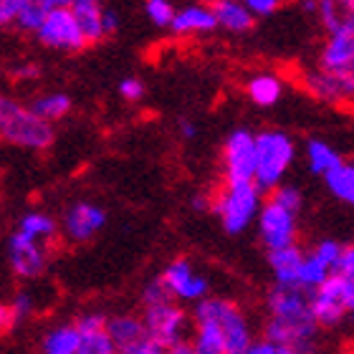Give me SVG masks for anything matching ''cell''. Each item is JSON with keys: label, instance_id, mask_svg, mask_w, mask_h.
<instances>
[{"label": "cell", "instance_id": "6da1fadb", "mask_svg": "<svg viewBox=\"0 0 354 354\" xmlns=\"http://www.w3.org/2000/svg\"><path fill=\"white\" fill-rule=\"evenodd\" d=\"M317 329L319 322L311 311L309 291L276 286L268 294V319L263 329L268 342L294 349L296 354H314Z\"/></svg>", "mask_w": 354, "mask_h": 354}, {"label": "cell", "instance_id": "7a4b0ae2", "mask_svg": "<svg viewBox=\"0 0 354 354\" xmlns=\"http://www.w3.org/2000/svg\"><path fill=\"white\" fill-rule=\"evenodd\" d=\"M192 322L198 329H210L225 342L228 354H245L251 349V326L245 319L243 309L230 299L221 296H207L195 304Z\"/></svg>", "mask_w": 354, "mask_h": 354}, {"label": "cell", "instance_id": "3957f363", "mask_svg": "<svg viewBox=\"0 0 354 354\" xmlns=\"http://www.w3.org/2000/svg\"><path fill=\"white\" fill-rule=\"evenodd\" d=\"M0 137L8 145L23 149H48L53 142V127L33 114L30 106L10 96L0 99Z\"/></svg>", "mask_w": 354, "mask_h": 354}, {"label": "cell", "instance_id": "277c9868", "mask_svg": "<svg viewBox=\"0 0 354 354\" xmlns=\"http://www.w3.org/2000/svg\"><path fill=\"white\" fill-rule=\"evenodd\" d=\"M263 192L256 183L241 185H223L221 190L213 195V213L221 218L223 228L230 236L243 233L263 210Z\"/></svg>", "mask_w": 354, "mask_h": 354}, {"label": "cell", "instance_id": "5b68a950", "mask_svg": "<svg viewBox=\"0 0 354 354\" xmlns=\"http://www.w3.org/2000/svg\"><path fill=\"white\" fill-rule=\"evenodd\" d=\"M294 140L283 132L256 134V185L261 192H273L281 187L288 165L294 162Z\"/></svg>", "mask_w": 354, "mask_h": 354}, {"label": "cell", "instance_id": "8992f818", "mask_svg": "<svg viewBox=\"0 0 354 354\" xmlns=\"http://www.w3.org/2000/svg\"><path fill=\"white\" fill-rule=\"evenodd\" d=\"M223 172L225 185L256 183V134L236 129L223 145Z\"/></svg>", "mask_w": 354, "mask_h": 354}, {"label": "cell", "instance_id": "52a82bcc", "mask_svg": "<svg viewBox=\"0 0 354 354\" xmlns=\"http://www.w3.org/2000/svg\"><path fill=\"white\" fill-rule=\"evenodd\" d=\"M145 324H147V332L152 337L155 344L165 349H172L180 342L185 339V329L190 324H195L187 311L177 304H165V306H152V309H145Z\"/></svg>", "mask_w": 354, "mask_h": 354}, {"label": "cell", "instance_id": "ba28073f", "mask_svg": "<svg viewBox=\"0 0 354 354\" xmlns=\"http://www.w3.org/2000/svg\"><path fill=\"white\" fill-rule=\"evenodd\" d=\"M36 38L44 46H48V48H59V51H71V53L82 51V48L88 46L82 28H79V23H76L74 13H71V3L51 10L44 23V28L36 33Z\"/></svg>", "mask_w": 354, "mask_h": 354}, {"label": "cell", "instance_id": "9c48e42d", "mask_svg": "<svg viewBox=\"0 0 354 354\" xmlns=\"http://www.w3.org/2000/svg\"><path fill=\"white\" fill-rule=\"evenodd\" d=\"M259 233L263 245L268 248V253L273 251H286L294 248L296 238H299V228H296V215L283 210L281 205L266 200L263 210L259 215Z\"/></svg>", "mask_w": 354, "mask_h": 354}, {"label": "cell", "instance_id": "30bf717a", "mask_svg": "<svg viewBox=\"0 0 354 354\" xmlns=\"http://www.w3.org/2000/svg\"><path fill=\"white\" fill-rule=\"evenodd\" d=\"M304 88L326 104L354 102V64L347 68H317L304 76Z\"/></svg>", "mask_w": 354, "mask_h": 354}, {"label": "cell", "instance_id": "8fae6325", "mask_svg": "<svg viewBox=\"0 0 354 354\" xmlns=\"http://www.w3.org/2000/svg\"><path fill=\"white\" fill-rule=\"evenodd\" d=\"M8 263H10L15 276L36 279L46 271V263H48L46 245L38 243V241H30V238L15 230L8 236Z\"/></svg>", "mask_w": 354, "mask_h": 354}, {"label": "cell", "instance_id": "7c38bea8", "mask_svg": "<svg viewBox=\"0 0 354 354\" xmlns=\"http://www.w3.org/2000/svg\"><path fill=\"white\" fill-rule=\"evenodd\" d=\"M311 311H314L319 326H334L347 317L349 306L342 276L334 273L326 283H322L317 291H311Z\"/></svg>", "mask_w": 354, "mask_h": 354}, {"label": "cell", "instance_id": "4fadbf2b", "mask_svg": "<svg viewBox=\"0 0 354 354\" xmlns=\"http://www.w3.org/2000/svg\"><path fill=\"white\" fill-rule=\"evenodd\" d=\"M104 223H106L104 207L94 205V203H74L64 215L61 233L74 243H86L104 228Z\"/></svg>", "mask_w": 354, "mask_h": 354}, {"label": "cell", "instance_id": "5bb4252c", "mask_svg": "<svg viewBox=\"0 0 354 354\" xmlns=\"http://www.w3.org/2000/svg\"><path fill=\"white\" fill-rule=\"evenodd\" d=\"M162 279L170 286L175 299H183V301H203V299H207V279L195 273V268H192V263L187 259L172 261L162 271Z\"/></svg>", "mask_w": 354, "mask_h": 354}, {"label": "cell", "instance_id": "9a60e30c", "mask_svg": "<svg viewBox=\"0 0 354 354\" xmlns=\"http://www.w3.org/2000/svg\"><path fill=\"white\" fill-rule=\"evenodd\" d=\"M106 332H109L111 342H114V347H117L119 354H140L142 349L152 342L145 319L132 317V314L111 317Z\"/></svg>", "mask_w": 354, "mask_h": 354}, {"label": "cell", "instance_id": "2e32d148", "mask_svg": "<svg viewBox=\"0 0 354 354\" xmlns=\"http://www.w3.org/2000/svg\"><path fill=\"white\" fill-rule=\"evenodd\" d=\"M317 15L329 36H354V0H322Z\"/></svg>", "mask_w": 354, "mask_h": 354}, {"label": "cell", "instance_id": "e0dca14e", "mask_svg": "<svg viewBox=\"0 0 354 354\" xmlns=\"http://www.w3.org/2000/svg\"><path fill=\"white\" fill-rule=\"evenodd\" d=\"M304 261H306V253H304L299 245H294V248H286V251L268 253V263H271L276 286L299 288V279H301Z\"/></svg>", "mask_w": 354, "mask_h": 354}, {"label": "cell", "instance_id": "ac0fdd59", "mask_svg": "<svg viewBox=\"0 0 354 354\" xmlns=\"http://www.w3.org/2000/svg\"><path fill=\"white\" fill-rule=\"evenodd\" d=\"M218 28V18H215L213 6H187L177 10L172 30L177 36H192V33H210Z\"/></svg>", "mask_w": 354, "mask_h": 354}, {"label": "cell", "instance_id": "d6986e66", "mask_svg": "<svg viewBox=\"0 0 354 354\" xmlns=\"http://www.w3.org/2000/svg\"><path fill=\"white\" fill-rule=\"evenodd\" d=\"M213 10L218 18V28L230 30V33H245L256 23L251 8L245 3H238V0H218V3H213Z\"/></svg>", "mask_w": 354, "mask_h": 354}, {"label": "cell", "instance_id": "ffe728a7", "mask_svg": "<svg viewBox=\"0 0 354 354\" xmlns=\"http://www.w3.org/2000/svg\"><path fill=\"white\" fill-rule=\"evenodd\" d=\"M71 13H74L86 44H99L102 38H106V33H104V8L96 0H74Z\"/></svg>", "mask_w": 354, "mask_h": 354}, {"label": "cell", "instance_id": "44dd1931", "mask_svg": "<svg viewBox=\"0 0 354 354\" xmlns=\"http://www.w3.org/2000/svg\"><path fill=\"white\" fill-rule=\"evenodd\" d=\"M354 64V36H329L324 48H322V59L319 68H347Z\"/></svg>", "mask_w": 354, "mask_h": 354}, {"label": "cell", "instance_id": "7402d4cb", "mask_svg": "<svg viewBox=\"0 0 354 354\" xmlns=\"http://www.w3.org/2000/svg\"><path fill=\"white\" fill-rule=\"evenodd\" d=\"M82 332L76 324H61L41 339V354H79Z\"/></svg>", "mask_w": 354, "mask_h": 354}, {"label": "cell", "instance_id": "603a6c76", "mask_svg": "<svg viewBox=\"0 0 354 354\" xmlns=\"http://www.w3.org/2000/svg\"><path fill=\"white\" fill-rule=\"evenodd\" d=\"M15 230L23 233L26 238H30V241H38V243L46 245L48 241H56V236H59V223L46 213H26Z\"/></svg>", "mask_w": 354, "mask_h": 354}, {"label": "cell", "instance_id": "cb8c5ba5", "mask_svg": "<svg viewBox=\"0 0 354 354\" xmlns=\"http://www.w3.org/2000/svg\"><path fill=\"white\" fill-rule=\"evenodd\" d=\"M245 94L251 96V102L259 104V106H271L283 94V84L276 74H256L251 76V82L245 84Z\"/></svg>", "mask_w": 354, "mask_h": 354}, {"label": "cell", "instance_id": "d4e9b609", "mask_svg": "<svg viewBox=\"0 0 354 354\" xmlns=\"http://www.w3.org/2000/svg\"><path fill=\"white\" fill-rule=\"evenodd\" d=\"M306 160H309L311 172H317V175H322V177H326L329 172H334L337 167L344 165V160L322 140L306 142Z\"/></svg>", "mask_w": 354, "mask_h": 354}, {"label": "cell", "instance_id": "484cf974", "mask_svg": "<svg viewBox=\"0 0 354 354\" xmlns=\"http://www.w3.org/2000/svg\"><path fill=\"white\" fill-rule=\"evenodd\" d=\"M28 106L33 114H38L44 122L51 124V122L64 119L68 111H71V96L68 94H44V96H36Z\"/></svg>", "mask_w": 354, "mask_h": 354}, {"label": "cell", "instance_id": "4316f807", "mask_svg": "<svg viewBox=\"0 0 354 354\" xmlns=\"http://www.w3.org/2000/svg\"><path fill=\"white\" fill-rule=\"evenodd\" d=\"M30 311H33V299L28 294H15L10 299V304H3V309H0V329L3 332H13L15 326L21 324L23 319L28 317Z\"/></svg>", "mask_w": 354, "mask_h": 354}, {"label": "cell", "instance_id": "83f0119b", "mask_svg": "<svg viewBox=\"0 0 354 354\" xmlns=\"http://www.w3.org/2000/svg\"><path fill=\"white\" fill-rule=\"evenodd\" d=\"M326 187L334 198L344 200V203H352L354 205V165L344 162L342 167H337L334 172L324 177Z\"/></svg>", "mask_w": 354, "mask_h": 354}, {"label": "cell", "instance_id": "f1b7e54d", "mask_svg": "<svg viewBox=\"0 0 354 354\" xmlns=\"http://www.w3.org/2000/svg\"><path fill=\"white\" fill-rule=\"evenodd\" d=\"M46 18H48V8H46L44 0H23L21 15H18L15 26L26 33H38L44 28Z\"/></svg>", "mask_w": 354, "mask_h": 354}, {"label": "cell", "instance_id": "f546056e", "mask_svg": "<svg viewBox=\"0 0 354 354\" xmlns=\"http://www.w3.org/2000/svg\"><path fill=\"white\" fill-rule=\"evenodd\" d=\"M165 304H175V296H172L170 286L165 283L162 276H157L155 281H149L145 291H142V306L145 309H152V306H165Z\"/></svg>", "mask_w": 354, "mask_h": 354}, {"label": "cell", "instance_id": "4dcf8cb0", "mask_svg": "<svg viewBox=\"0 0 354 354\" xmlns=\"http://www.w3.org/2000/svg\"><path fill=\"white\" fill-rule=\"evenodd\" d=\"M192 349L195 354H228L225 342L210 329H198L195 326V337H192Z\"/></svg>", "mask_w": 354, "mask_h": 354}, {"label": "cell", "instance_id": "1f68e13d", "mask_svg": "<svg viewBox=\"0 0 354 354\" xmlns=\"http://www.w3.org/2000/svg\"><path fill=\"white\" fill-rule=\"evenodd\" d=\"M268 200L276 203V205H281L283 210H288V213H294V215H299V210H301V205H304L301 190L294 187V185H281V187H276Z\"/></svg>", "mask_w": 354, "mask_h": 354}, {"label": "cell", "instance_id": "d6a6232c", "mask_svg": "<svg viewBox=\"0 0 354 354\" xmlns=\"http://www.w3.org/2000/svg\"><path fill=\"white\" fill-rule=\"evenodd\" d=\"M79 354H117V347H114V342H111L109 332L82 334Z\"/></svg>", "mask_w": 354, "mask_h": 354}, {"label": "cell", "instance_id": "836d02e7", "mask_svg": "<svg viewBox=\"0 0 354 354\" xmlns=\"http://www.w3.org/2000/svg\"><path fill=\"white\" fill-rule=\"evenodd\" d=\"M145 13H147V18L155 23L157 28H167V26L172 28L177 10L170 3H165V0H147L145 3Z\"/></svg>", "mask_w": 354, "mask_h": 354}, {"label": "cell", "instance_id": "e575fe53", "mask_svg": "<svg viewBox=\"0 0 354 354\" xmlns=\"http://www.w3.org/2000/svg\"><path fill=\"white\" fill-rule=\"evenodd\" d=\"M74 324L82 334H94V332H106L109 319L104 317V314H94V311H88V314H82V317L76 319Z\"/></svg>", "mask_w": 354, "mask_h": 354}, {"label": "cell", "instance_id": "d590c367", "mask_svg": "<svg viewBox=\"0 0 354 354\" xmlns=\"http://www.w3.org/2000/svg\"><path fill=\"white\" fill-rule=\"evenodd\" d=\"M145 91H147L145 84H142L140 79H134V76L119 82V94H122V99H127V102H140L142 96H145Z\"/></svg>", "mask_w": 354, "mask_h": 354}, {"label": "cell", "instance_id": "8d00e7d4", "mask_svg": "<svg viewBox=\"0 0 354 354\" xmlns=\"http://www.w3.org/2000/svg\"><path fill=\"white\" fill-rule=\"evenodd\" d=\"M23 8V0H3L0 3V26H10L18 21Z\"/></svg>", "mask_w": 354, "mask_h": 354}, {"label": "cell", "instance_id": "74e56055", "mask_svg": "<svg viewBox=\"0 0 354 354\" xmlns=\"http://www.w3.org/2000/svg\"><path fill=\"white\" fill-rule=\"evenodd\" d=\"M337 276H352L354 273V243H347L342 248V256L337 261V268H334Z\"/></svg>", "mask_w": 354, "mask_h": 354}, {"label": "cell", "instance_id": "f35d334b", "mask_svg": "<svg viewBox=\"0 0 354 354\" xmlns=\"http://www.w3.org/2000/svg\"><path fill=\"white\" fill-rule=\"evenodd\" d=\"M245 354H296V352L288 347H281V344H273L268 339H261V342H253L251 349Z\"/></svg>", "mask_w": 354, "mask_h": 354}, {"label": "cell", "instance_id": "ab89813d", "mask_svg": "<svg viewBox=\"0 0 354 354\" xmlns=\"http://www.w3.org/2000/svg\"><path fill=\"white\" fill-rule=\"evenodd\" d=\"M245 6L251 8L253 15H271L279 10V0H245Z\"/></svg>", "mask_w": 354, "mask_h": 354}, {"label": "cell", "instance_id": "60d3db41", "mask_svg": "<svg viewBox=\"0 0 354 354\" xmlns=\"http://www.w3.org/2000/svg\"><path fill=\"white\" fill-rule=\"evenodd\" d=\"M119 26H122V18H119L117 10H114V8H104V33H106V36H114L119 30Z\"/></svg>", "mask_w": 354, "mask_h": 354}, {"label": "cell", "instance_id": "b9f144b4", "mask_svg": "<svg viewBox=\"0 0 354 354\" xmlns=\"http://www.w3.org/2000/svg\"><path fill=\"white\" fill-rule=\"evenodd\" d=\"M10 74H13V79H36L38 76V66L36 64H18V66L10 68Z\"/></svg>", "mask_w": 354, "mask_h": 354}, {"label": "cell", "instance_id": "7bdbcfd3", "mask_svg": "<svg viewBox=\"0 0 354 354\" xmlns=\"http://www.w3.org/2000/svg\"><path fill=\"white\" fill-rule=\"evenodd\" d=\"M192 207L198 210V213H205V210H213V198L210 195H195V198L190 200Z\"/></svg>", "mask_w": 354, "mask_h": 354}, {"label": "cell", "instance_id": "ee69618b", "mask_svg": "<svg viewBox=\"0 0 354 354\" xmlns=\"http://www.w3.org/2000/svg\"><path fill=\"white\" fill-rule=\"evenodd\" d=\"M344 279V294H347V306L349 311H354V273L352 276H342Z\"/></svg>", "mask_w": 354, "mask_h": 354}, {"label": "cell", "instance_id": "f6af8a7d", "mask_svg": "<svg viewBox=\"0 0 354 354\" xmlns=\"http://www.w3.org/2000/svg\"><path fill=\"white\" fill-rule=\"evenodd\" d=\"M180 132H183L185 140L195 137V134H198V129H195V122H190V119H180Z\"/></svg>", "mask_w": 354, "mask_h": 354}, {"label": "cell", "instance_id": "bcb514c9", "mask_svg": "<svg viewBox=\"0 0 354 354\" xmlns=\"http://www.w3.org/2000/svg\"><path fill=\"white\" fill-rule=\"evenodd\" d=\"M167 354H195V349H192V342H180V344H175L172 349H167Z\"/></svg>", "mask_w": 354, "mask_h": 354}, {"label": "cell", "instance_id": "7dc6e473", "mask_svg": "<svg viewBox=\"0 0 354 354\" xmlns=\"http://www.w3.org/2000/svg\"><path fill=\"white\" fill-rule=\"evenodd\" d=\"M117 354H119V352H117Z\"/></svg>", "mask_w": 354, "mask_h": 354}]
</instances>
